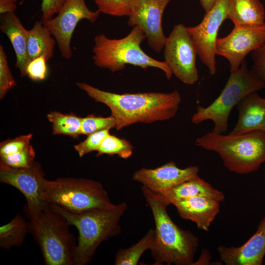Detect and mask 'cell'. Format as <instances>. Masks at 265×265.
<instances>
[{
  "label": "cell",
  "instance_id": "cell-1",
  "mask_svg": "<svg viewBox=\"0 0 265 265\" xmlns=\"http://www.w3.org/2000/svg\"><path fill=\"white\" fill-rule=\"evenodd\" d=\"M76 85L95 101L107 106L115 119L117 130L137 123H152L174 117L181 102L177 90L170 93L117 94L84 82Z\"/></svg>",
  "mask_w": 265,
  "mask_h": 265
},
{
  "label": "cell",
  "instance_id": "cell-2",
  "mask_svg": "<svg viewBox=\"0 0 265 265\" xmlns=\"http://www.w3.org/2000/svg\"><path fill=\"white\" fill-rule=\"evenodd\" d=\"M155 224V236L150 249L154 265H192L199 246L197 237L177 226L167 212L169 205L162 196L142 186Z\"/></svg>",
  "mask_w": 265,
  "mask_h": 265
},
{
  "label": "cell",
  "instance_id": "cell-3",
  "mask_svg": "<svg viewBox=\"0 0 265 265\" xmlns=\"http://www.w3.org/2000/svg\"><path fill=\"white\" fill-rule=\"evenodd\" d=\"M50 204L67 219L71 226L76 227L78 230L74 265L90 263L102 242L121 233L119 221L127 208L126 202H123L109 209L74 213L56 205Z\"/></svg>",
  "mask_w": 265,
  "mask_h": 265
},
{
  "label": "cell",
  "instance_id": "cell-4",
  "mask_svg": "<svg viewBox=\"0 0 265 265\" xmlns=\"http://www.w3.org/2000/svg\"><path fill=\"white\" fill-rule=\"evenodd\" d=\"M195 145L218 154L225 166L236 173L253 172L265 162V132L228 135L209 132L197 138Z\"/></svg>",
  "mask_w": 265,
  "mask_h": 265
},
{
  "label": "cell",
  "instance_id": "cell-5",
  "mask_svg": "<svg viewBox=\"0 0 265 265\" xmlns=\"http://www.w3.org/2000/svg\"><path fill=\"white\" fill-rule=\"evenodd\" d=\"M146 38L144 31L138 26H134L125 37L109 39L103 34L94 38L92 49V58L95 65L111 72L124 69L127 64L138 66L145 69L148 67L157 68L162 70L168 80L172 73L164 61H159L147 55L141 48L140 45Z\"/></svg>",
  "mask_w": 265,
  "mask_h": 265
},
{
  "label": "cell",
  "instance_id": "cell-6",
  "mask_svg": "<svg viewBox=\"0 0 265 265\" xmlns=\"http://www.w3.org/2000/svg\"><path fill=\"white\" fill-rule=\"evenodd\" d=\"M28 225L46 265H74L77 244L71 225L51 204L29 220Z\"/></svg>",
  "mask_w": 265,
  "mask_h": 265
},
{
  "label": "cell",
  "instance_id": "cell-7",
  "mask_svg": "<svg viewBox=\"0 0 265 265\" xmlns=\"http://www.w3.org/2000/svg\"><path fill=\"white\" fill-rule=\"evenodd\" d=\"M264 88L265 84L248 69L244 59L238 69L231 73L218 97L207 107L198 106L191 121L198 125L211 120L214 124L212 132L222 134L227 131L233 108L249 94Z\"/></svg>",
  "mask_w": 265,
  "mask_h": 265
},
{
  "label": "cell",
  "instance_id": "cell-8",
  "mask_svg": "<svg viewBox=\"0 0 265 265\" xmlns=\"http://www.w3.org/2000/svg\"><path fill=\"white\" fill-rule=\"evenodd\" d=\"M47 198L49 204L74 213L115 205L100 183L83 178H59L50 181Z\"/></svg>",
  "mask_w": 265,
  "mask_h": 265
},
{
  "label": "cell",
  "instance_id": "cell-9",
  "mask_svg": "<svg viewBox=\"0 0 265 265\" xmlns=\"http://www.w3.org/2000/svg\"><path fill=\"white\" fill-rule=\"evenodd\" d=\"M0 182L18 189L26 200L24 211L28 220L37 217L49 205L47 194L50 181L45 177L41 164L13 168L0 163Z\"/></svg>",
  "mask_w": 265,
  "mask_h": 265
},
{
  "label": "cell",
  "instance_id": "cell-10",
  "mask_svg": "<svg viewBox=\"0 0 265 265\" xmlns=\"http://www.w3.org/2000/svg\"><path fill=\"white\" fill-rule=\"evenodd\" d=\"M197 55V48L187 27L182 24L175 25L164 47V62L172 74L186 84H194L198 80Z\"/></svg>",
  "mask_w": 265,
  "mask_h": 265
},
{
  "label": "cell",
  "instance_id": "cell-11",
  "mask_svg": "<svg viewBox=\"0 0 265 265\" xmlns=\"http://www.w3.org/2000/svg\"><path fill=\"white\" fill-rule=\"evenodd\" d=\"M100 13L91 10L85 0H66L56 17L41 21L55 39L62 57L69 59L73 54L71 40L78 24L83 19L95 23Z\"/></svg>",
  "mask_w": 265,
  "mask_h": 265
},
{
  "label": "cell",
  "instance_id": "cell-12",
  "mask_svg": "<svg viewBox=\"0 0 265 265\" xmlns=\"http://www.w3.org/2000/svg\"><path fill=\"white\" fill-rule=\"evenodd\" d=\"M229 0H217L197 25L187 27L202 63L214 75L216 72L215 44L219 28L227 19Z\"/></svg>",
  "mask_w": 265,
  "mask_h": 265
},
{
  "label": "cell",
  "instance_id": "cell-13",
  "mask_svg": "<svg viewBox=\"0 0 265 265\" xmlns=\"http://www.w3.org/2000/svg\"><path fill=\"white\" fill-rule=\"evenodd\" d=\"M265 42V22L261 24L234 26L229 34L217 38L216 55L226 58L230 72L239 68L245 56Z\"/></svg>",
  "mask_w": 265,
  "mask_h": 265
},
{
  "label": "cell",
  "instance_id": "cell-14",
  "mask_svg": "<svg viewBox=\"0 0 265 265\" xmlns=\"http://www.w3.org/2000/svg\"><path fill=\"white\" fill-rule=\"evenodd\" d=\"M171 0H135L129 15L128 25L138 26L145 33L149 46L159 53L167 37L162 27L164 10Z\"/></svg>",
  "mask_w": 265,
  "mask_h": 265
},
{
  "label": "cell",
  "instance_id": "cell-15",
  "mask_svg": "<svg viewBox=\"0 0 265 265\" xmlns=\"http://www.w3.org/2000/svg\"><path fill=\"white\" fill-rule=\"evenodd\" d=\"M199 171L197 166L181 168L174 162L170 161L154 169L142 168L133 173L132 179L149 189L159 192L198 177Z\"/></svg>",
  "mask_w": 265,
  "mask_h": 265
},
{
  "label": "cell",
  "instance_id": "cell-16",
  "mask_svg": "<svg viewBox=\"0 0 265 265\" xmlns=\"http://www.w3.org/2000/svg\"><path fill=\"white\" fill-rule=\"evenodd\" d=\"M220 260L226 265H261L265 256V216L256 233L238 247L219 246L217 249Z\"/></svg>",
  "mask_w": 265,
  "mask_h": 265
},
{
  "label": "cell",
  "instance_id": "cell-17",
  "mask_svg": "<svg viewBox=\"0 0 265 265\" xmlns=\"http://www.w3.org/2000/svg\"><path fill=\"white\" fill-rule=\"evenodd\" d=\"M220 202L205 196H196L174 202L180 216L194 222L197 227L209 231L211 223L220 212Z\"/></svg>",
  "mask_w": 265,
  "mask_h": 265
},
{
  "label": "cell",
  "instance_id": "cell-18",
  "mask_svg": "<svg viewBox=\"0 0 265 265\" xmlns=\"http://www.w3.org/2000/svg\"><path fill=\"white\" fill-rule=\"evenodd\" d=\"M238 120L233 130L229 133L241 134L260 131L265 132V98L257 91L246 96L237 105Z\"/></svg>",
  "mask_w": 265,
  "mask_h": 265
},
{
  "label": "cell",
  "instance_id": "cell-19",
  "mask_svg": "<svg viewBox=\"0 0 265 265\" xmlns=\"http://www.w3.org/2000/svg\"><path fill=\"white\" fill-rule=\"evenodd\" d=\"M0 29L9 39L14 50L15 67L22 77L26 76V68L30 61L27 53V30L15 12L0 14Z\"/></svg>",
  "mask_w": 265,
  "mask_h": 265
},
{
  "label": "cell",
  "instance_id": "cell-20",
  "mask_svg": "<svg viewBox=\"0 0 265 265\" xmlns=\"http://www.w3.org/2000/svg\"><path fill=\"white\" fill-rule=\"evenodd\" d=\"M158 193L169 205L179 200L199 195L209 197L220 202L225 200L223 192L213 187L199 176L186 181L168 190Z\"/></svg>",
  "mask_w": 265,
  "mask_h": 265
},
{
  "label": "cell",
  "instance_id": "cell-21",
  "mask_svg": "<svg viewBox=\"0 0 265 265\" xmlns=\"http://www.w3.org/2000/svg\"><path fill=\"white\" fill-rule=\"evenodd\" d=\"M227 19L234 26L265 23V9L260 0H229Z\"/></svg>",
  "mask_w": 265,
  "mask_h": 265
},
{
  "label": "cell",
  "instance_id": "cell-22",
  "mask_svg": "<svg viewBox=\"0 0 265 265\" xmlns=\"http://www.w3.org/2000/svg\"><path fill=\"white\" fill-rule=\"evenodd\" d=\"M52 36L41 21H36L27 30V53L30 60L42 55L48 61L53 57L56 41Z\"/></svg>",
  "mask_w": 265,
  "mask_h": 265
},
{
  "label": "cell",
  "instance_id": "cell-23",
  "mask_svg": "<svg viewBox=\"0 0 265 265\" xmlns=\"http://www.w3.org/2000/svg\"><path fill=\"white\" fill-rule=\"evenodd\" d=\"M29 232L28 222L17 213L8 223L0 227V247L9 250L12 247L22 246Z\"/></svg>",
  "mask_w": 265,
  "mask_h": 265
},
{
  "label": "cell",
  "instance_id": "cell-24",
  "mask_svg": "<svg viewBox=\"0 0 265 265\" xmlns=\"http://www.w3.org/2000/svg\"><path fill=\"white\" fill-rule=\"evenodd\" d=\"M155 236V230L151 228L135 244L127 248L120 249L116 254L114 265H137L142 254L147 250L151 249Z\"/></svg>",
  "mask_w": 265,
  "mask_h": 265
},
{
  "label": "cell",
  "instance_id": "cell-25",
  "mask_svg": "<svg viewBox=\"0 0 265 265\" xmlns=\"http://www.w3.org/2000/svg\"><path fill=\"white\" fill-rule=\"evenodd\" d=\"M47 118L52 123L54 135L65 134L78 138L81 134L82 118L74 113L64 114L57 111L48 113Z\"/></svg>",
  "mask_w": 265,
  "mask_h": 265
},
{
  "label": "cell",
  "instance_id": "cell-26",
  "mask_svg": "<svg viewBox=\"0 0 265 265\" xmlns=\"http://www.w3.org/2000/svg\"><path fill=\"white\" fill-rule=\"evenodd\" d=\"M133 148V146L128 140L109 133L102 141L97 150L96 156L99 157L103 154L117 155L126 159L132 156Z\"/></svg>",
  "mask_w": 265,
  "mask_h": 265
},
{
  "label": "cell",
  "instance_id": "cell-27",
  "mask_svg": "<svg viewBox=\"0 0 265 265\" xmlns=\"http://www.w3.org/2000/svg\"><path fill=\"white\" fill-rule=\"evenodd\" d=\"M135 0H94L98 10L113 16H129Z\"/></svg>",
  "mask_w": 265,
  "mask_h": 265
},
{
  "label": "cell",
  "instance_id": "cell-28",
  "mask_svg": "<svg viewBox=\"0 0 265 265\" xmlns=\"http://www.w3.org/2000/svg\"><path fill=\"white\" fill-rule=\"evenodd\" d=\"M115 118L111 115L104 117L96 116L93 114L82 118L81 134L89 135L91 133L104 130L115 128Z\"/></svg>",
  "mask_w": 265,
  "mask_h": 265
},
{
  "label": "cell",
  "instance_id": "cell-29",
  "mask_svg": "<svg viewBox=\"0 0 265 265\" xmlns=\"http://www.w3.org/2000/svg\"><path fill=\"white\" fill-rule=\"evenodd\" d=\"M0 157L1 164L13 168H25L30 166L34 163L35 153L30 145L18 152Z\"/></svg>",
  "mask_w": 265,
  "mask_h": 265
},
{
  "label": "cell",
  "instance_id": "cell-30",
  "mask_svg": "<svg viewBox=\"0 0 265 265\" xmlns=\"http://www.w3.org/2000/svg\"><path fill=\"white\" fill-rule=\"evenodd\" d=\"M16 85L8 65L6 54L2 45H0V98Z\"/></svg>",
  "mask_w": 265,
  "mask_h": 265
},
{
  "label": "cell",
  "instance_id": "cell-31",
  "mask_svg": "<svg viewBox=\"0 0 265 265\" xmlns=\"http://www.w3.org/2000/svg\"><path fill=\"white\" fill-rule=\"evenodd\" d=\"M109 134V130H104L88 135L83 141L74 146L80 157L97 151L104 138Z\"/></svg>",
  "mask_w": 265,
  "mask_h": 265
},
{
  "label": "cell",
  "instance_id": "cell-32",
  "mask_svg": "<svg viewBox=\"0 0 265 265\" xmlns=\"http://www.w3.org/2000/svg\"><path fill=\"white\" fill-rule=\"evenodd\" d=\"M31 134L21 135L4 140L0 144V156L14 154L28 147L32 138Z\"/></svg>",
  "mask_w": 265,
  "mask_h": 265
},
{
  "label": "cell",
  "instance_id": "cell-33",
  "mask_svg": "<svg viewBox=\"0 0 265 265\" xmlns=\"http://www.w3.org/2000/svg\"><path fill=\"white\" fill-rule=\"evenodd\" d=\"M47 61L44 55L30 60L26 68V76L32 81L45 80L48 74Z\"/></svg>",
  "mask_w": 265,
  "mask_h": 265
},
{
  "label": "cell",
  "instance_id": "cell-34",
  "mask_svg": "<svg viewBox=\"0 0 265 265\" xmlns=\"http://www.w3.org/2000/svg\"><path fill=\"white\" fill-rule=\"evenodd\" d=\"M252 73L265 85V42L252 51Z\"/></svg>",
  "mask_w": 265,
  "mask_h": 265
},
{
  "label": "cell",
  "instance_id": "cell-35",
  "mask_svg": "<svg viewBox=\"0 0 265 265\" xmlns=\"http://www.w3.org/2000/svg\"><path fill=\"white\" fill-rule=\"evenodd\" d=\"M66 0H42L41 11V21L52 19L55 14H57Z\"/></svg>",
  "mask_w": 265,
  "mask_h": 265
},
{
  "label": "cell",
  "instance_id": "cell-36",
  "mask_svg": "<svg viewBox=\"0 0 265 265\" xmlns=\"http://www.w3.org/2000/svg\"><path fill=\"white\" fill-rule=\"evenodd\" d=\"M18 0H0V14L15 12L17 9V2Z\"/></svg>",
  "mask_w": 265,
  "mask_h": 265
},
{
  "label": "cell",
  "instance_id": "cell-37",
  "mask_svg": "<svg viewBox=\"0 0 265 265\" xmlns=\"http://www.w3.org/2000/svg\"><path fill=\"white\" fill-rule=\"evenodd\" d=\"M210 258L211 256L208 250L204 249L202 251V254L200 257L196 262H193L192 265L211 264H210L211 263Z\"/></svg>",
  "mask_w": 265,
  "mask_h": 265
},
{
  "label": "cell",
  "instance_id": "cell-38",
  "mask_svg": "<svg viewBox=\"0 0 265 265\" xmlns=\"http://www.w3.org/2000/svg\"><path fill=\"white\" fill-rule=\"evenodd\" d=\"M201 6L205 12H208L213 6L217 0H199Z\"/></svg>",
  "mask_w": 265,
  "mask_h": 265
}]
</instances>
